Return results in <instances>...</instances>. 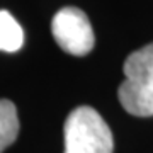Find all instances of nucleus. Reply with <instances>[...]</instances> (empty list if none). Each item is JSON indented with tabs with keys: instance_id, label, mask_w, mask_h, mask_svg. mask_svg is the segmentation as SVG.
<instances>
[{
	"instance_id": "obj_3",
	"label": "nucleus",
	"mask_w": 153,
	"mask_h": 153,
	"mask_svg": "<svg viewBox=\"0 0 153 153\" xmlns=\"http://www.w3.org/2000/svg\"><path fill=\"white\" fill-rule=\"evenodd\" d=\"M51 31L58 46L73 56L90 53L95 43L88 17L76 7H65L56 12L51 22Z\"/></svg>"
},
{
	"instance_id": "obj_5",
	"label": "nucleus",
	"mask_w": 153,
	"mask_h": 153,
	"mask_svg": "<svg viewBox=\"0 0 153 153\" xmlns=\"http://www.w3.org/2000/svg\"><path fill=\"white\" fill-rule=\"evenodd\" d=\"M19 134V117L14 102L0 100V153L16 141Z\"/></svg>"
},
{
	"instance_id": "obj_1",
	"label": "nucleus",
	"mask_w": 153,
	"mask_h": 153,
	"mask_svg": "<svg viewBox=\"0 0 153 153\" xmlns=\"http://www.w3.org/2000/svg\"><path fill=\"white\" fill-rule=\"evenodd\" d=\"M123 70L126 78L117 90L121 105L138 117L153 116V43L133 51Z\"/></svg>"
},
{
	"instance_id": "obj_2",
	"label": "nucleus",
	"mask_w": 153,
	"mask_h": 153,
	"mask_svg": "<svg viewBox=\"0 0 153 153\" xmlns=\"http://www.w3.org/2000/svg\"><path fill=\"white\" fill-rule=\"evenodd\" d=\"M111 128L94 107L80 105L65 121V153H112Z\"/></svg>"
},
{
	"instance_id": "obj_4",
	"label": "nucleus",
	"mask_w": 153,
	"mask_h": 153,
	"mask_svg": "<svg viewBox=\"0 0 153 153\" xmlns=\"http://www.w3.org/2000/svg\"><path fill=\"white\" fill-rule=\"evenodd\" d=\"M24 44V31L7 10H0V51L16 53Z\"/></svg>"
}]
</instances>
